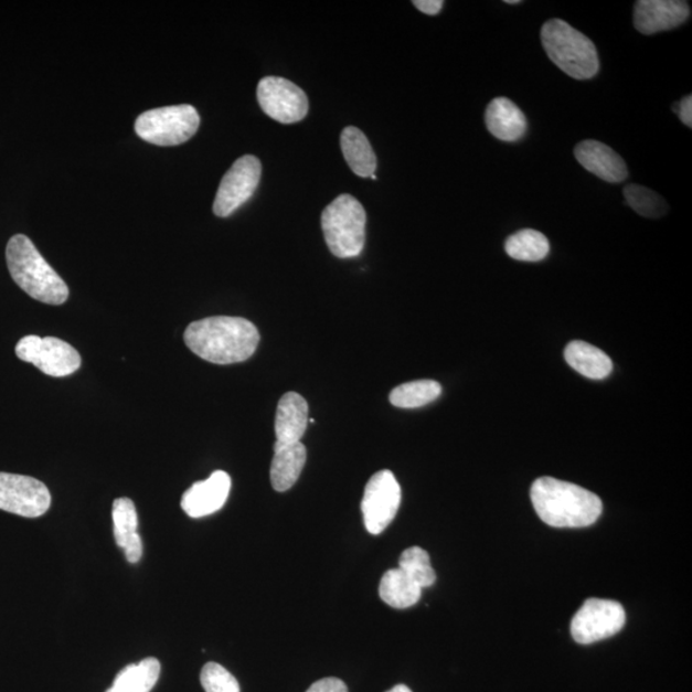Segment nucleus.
<instances>
[{
    "instance_id": "10",
    "label": "nucleus",
    "mask_w": 692,
    "mask_h": 692,
    "mask_svg": "<svg viewBox=\"0 0 692 692\" xmlns=\"http://www.w3.org/2000/svg\"><path fill=\"white\" fill-rule=\"evenodd\" d=\"M52 504L50 490L33 477L0 472V509L2 511L38 519Z\"/></svg>"
},
{
    "instance_id": "16",
    "label": "nucleus",
    "mask_w": 692,
    "mask_h": 692,
    "mask_svg": "<svg viewBox=\"0 0 692 692\" xmlns=\"http://www.w3.org/2000/svg\"><path fill=\"white\" fill-rule=\"evenodd\" d=\"M485 124L491 135L501 141H519L528 131V119L511 99H492L485 113Z\"/></svg>"
},
{
    "instance_id": "15",
    "label": "nucleus",
    "mask_w": 692,
    "mask_h": 692,
    "mask_svg": "<svg viewBox=\"0 0 692 692\" xmlns=\"http://www.w3.org/2000/svg\"><path fill=\"white\" fill-rule=\"evenodd\" d=\"M575 157L586 171L610 184H619L628 178L625 159L604 142L581 141L575 148Z\"/></svg>"
},
{
    "instance_id": "11",
    "label": "nucleus",
    "mask_w": 692,
    "mask_h": 692,
    "mask_svg": "<svg viewBox=\"0 0 692 692\" xmlns=\"http://www.w3.org/2000/svg\"><path fill=\"white\" fill-rule=\"evenodd\" d=\"M262 177V164L254 156H244L231 167L221 181L213 212L228 217L256 193Z\"/></svg>"
},
{
    "instance_id": "19",
    "label": "nucleus",
    "mask_w": 692,
    "mask_h": 692,
    "mask_svg": "<svg viewBox=\"0 0 692 692\" xmlns=\"http://www.w3.org/2000/svg\"><path fill=\"white\" fill-rule=\"evenodd\" d=\"M275 455L270 465V483L278 492L290 490L299 479L307 461V449L304 444L275 443Z\"/></svg>"
},
{
    "instance_id": "30",
    "label": "nucleus",
    "mask_w": 692,
    "mask_h": 692,
    "mask_svg": "<svg viewBox=\"0 0 692 692\" xmlns=\"http://www.w3.org/2000/svg\"><path fill=\"white\" fill-rule=\"evenodd\" d=\"M674 114L679 115L681 123L686 125L688 127H692V97L688 95V97L683 98L681 102L675 103L674 105Z\"/></svg>"
},
{
    "instance_id": "4",
    "label": "nucleus",
    "mask_w": 692,
    "mask_h": 692,
    "mask_svg": "<svg viewBox=\"0 0 692 692\" xmlns=\"http://www.w3.org/2000/svg\"><path fill=\"white\" fill-rule=\"evenodd\" d=\"M541 43L547 57L568 76L588 79L598 75L600 63L595 44L566 21H547L541 29Z\"/></svg>"
},
{
    "instance_id": "7",
    "label": "nucleus",
    "mask_w": 692,
    "mask_h": 692,
    "mask_svg": "<svg viewBox=\"0 0 692 692\" xmlns=\"http://www.w3.org/2000/svg\"><path fill=\"white\" fill-rule=\"evenodd\" d=\"M15 355L21 361L34 364L51 377L73 375L82 365L77 350L58 338L29 336L15 345Z\"/></svg>"
},
{
    "instance_id": "9",
    "label": "nucleus",
    "mask_w": 692,
    "mask_h": 692,
    "mask_svg": "<svg viewBox=\"0 0 692 692\" xmlns=\"http://www.w3.org/2000/svg\"><path fill=\"white\" fill-rule=\"evenodd\" d=\"M626 614L619 603L607 599H587L571 624L572 638L578 643H593L610 638L622 630Z\"/></svg>"
},
{
    "instance_id": "21",
    "label": "nucleus",
    "mask_w": 692,
    "mask_h": 692,
    "mask_svg": "<svg viewBox=\"0 0 692 692\" xmlns=\"http://www.w3.org/2000/svg\"><path fill=\"white\" fill-rule=\"evenodd\" d=\"M341 150L350 169L356 177L368 179L375 174L377 158L365 135L356 127L350 126L341 132Z\"/></svg>"
},
{
    "instance_id": "25",
    "label": "nucleus",
    "mask_w": 692,
    "mask_h": 692,
    "mask_svg": "<svg viewBox=\"0 0 692 692\" xmlns=\"http://www.w3.org/2000/svg\"><path fill=\"white\" fill-rule=\"evenodd\" d=\"M443 388L434 380H418L396 386L390 393V403L394 407L413 409L433 403L441 395Z\"/></svg>"
},
{
    "instance_id": "23",
    "label": "nucleus",
    "mask_w": 692,
    "mask_h": 692,
    "mask_svg": "<svg viewBox=\"0 0 692 692\" xmlns=\"http://www.w3.org/2000/svg\"><path fill=\"white\" fill-rule=\"evenodd\" d=\"M159 674L161 663L158 659H142L139 663L125 667L106 692H150L156 686Z\"/></svg>"
},
{
    "instance_id": "3",
    "label": "nucleus",
    "mask_w": 692,
    "mask_h": 692,
    "mask_svg": "<svg viewBox=\"0 0 692 692\" xmlns=\"http://www.w3.org/2000/svg\"><path fill=\"white\" fill-rule=\"evenodd\" d=\"M7 266L13 281L31 298L51 306H61L70 290L62 277L43 258L25 235H14L8 242Z\"/></svg>"
},
{
    "instance_id": "26",
    "label": "nucleus",
    "mask_w": 692,
    "mask_h": 692,
    "mask_svg": "<svg viewBox=\"0 0 692 692\" xmlns=\"http://www.w3.org/2000/svg\"><path fill=\"white\" fill-rule=\"evenodd\" d=\"M624 195L628 205L642 217L659 219L668 212L666 199L649 188L630 184L625 188Z\"/></svg>"
},
{
    "instance_id": "6",
    "label": "nucleus",
    "mask_w": 692,
    "mask_h": 692,
    "mask_svg": "<svg viewBox=\"0 0 692 692\" xmlns=\"http://www.w3.org/2000/svg\"><path fill=\"white\" fill-rule=\"evenodd\" d=\"M199 125L201 117L196 109L181 105L147 110L135 123V131L150 145L174 147L192 139Z\"/></svg>"
},
{
    "instance_id": "22",
    "label": "nucleus",
    "mask_w": 692,
    "mask_h": 692,
    "mask_svg": "<svg viewBox=\"0 0 692 692\" xmlns=\"http://www.w3.org/2000/svg\"><path fill=\"white\" fill-rule=\"evenodd\" d=\"M379 592L380 598L387 606L396 609L415 606L423 595V588L400 567L385 572L381 578Z\"/></svg>"
},
{
    "instance_id": "31",
    "label": "nucleus",
    "mask_w": 692,
    "mask_h": 692,
    "mask_svg": "<svg viewBox=\"0 0 692 692\" xmlns=\"http://www.w3.org/2000/svg\"><path fill=\"white\" fill-rule=\"evenodd\" d=\"M413 6H415L420 12L428 15H436L443 10L444 2L443 0H415Z\"/></svg>"
},
{
    "instance_id": "24",
    "label": "nucleus",
    "mask_w": 692,
    "mask_h": 692,
    "mask_svg": "<svg viewBox=\"0 0 692 692\" xmlns=\"http://www.w3.org/2000/svg\"><path fill=\"white\" fill-rule=\"evenodd\" d=\"M505 252L515 260L540 262L547 257L551 244L540 231L526 228L507 238Z\"/></svg>"
},
{
    "instance_id": "20",
    "label": "nucleus",
    "mask_w": 692,
    "mask_h": 692,
    "mask_svg": "<svg viewBox=\"0 0 692 692\" xmlns=\"http://www.w3.org/2000/svg\"><path fill=\"white\" fill-rule=\"evenodd\" d=\"M567 363L572 369L592 380H603L610 375L614 362L599 348L585 343V341H572L564 352Z\"/></svg>"
},
{
    "instance_id": "12",
    "label": "nucleus",
    "mask_w": 692,
    "mask_h": 692,
    "mask_svg": "<svg viewBox=\"0 0 692 692\" xmlns=\"http://www.w3.org/2000/svg\"><path fill=\"white\" fill-rule=\"evenodd\" d=\"M257 97L264 113L281 124H296L308 114V98L300 87L289 79L268 76L258 84Z\"/></svg>"
},
{
    "instance_id": "27",
    "label": "nucleus",
    "mask_w": 692,
    "mask_h": 692,
    "mask_svg": "<svg viewBox=\"0 0 692 692\" xmlns=\"http://www.w3.org/2000/svg\"><path fill=\"white\" fill-rule=\"evenodd\" d=\"M400 568L415 581L423 590L435 584L436 574L429 555L423 547L412 546L407 549L401 556Z\"/></svg>"
},
{
    "instance_id": "8",
    "label": "nucleus",
    "mask_w": 692,
    "mask_h": 692,
    "mask_svg": "<svg viewBox=\"0 0 692 692\" xmlns=\"http://www.w3.org/2000/svg\"><path fill=\"white\" fill-rule=\"evenodd\" d=\"M402 501V489L388 469L373 475L365 485L362 499L364 526L370 534L380 535L393 522Z\"/></svg>"
},
{
    "instance_id": "18",
    "label": "nucleus",
    "mask_w": 692,
    "mask_h": 692,
    "mask_svg": "<svg viewBox=\"0 0 692 692\" xmlns=\"http://www.w3.org/2000/svg\"><path fill=\"white\" fill-rule=\"evenodd\" d=\"M113 519L117 545L124 549L127 561L138 563L142 556V541L138 534L139 519L134 501L129 498L116 499Z\"/></svg>"
},
{
    "instance_id": "28",
    "label": "nucleus",
    "mask_w": 692,
    "mask_h": 692,
    "mask_svg": "<svg viewBox=\"0 0 692 692\" xmlns=\"http://www.w3.org/2000/svg\"><path fill=\"white\" fill-rule=\"evenodd\" d=\"M205 692H241V685L226 668L217 663H206L201 673Z\"/></svg>"
},
{
    "instance_id": "5",
    "label": "nucleus",
    "mask_w": 692,
    "mask_h": 692,
    "mask_svg": "<svg viewBox=\"0 0 692 692\" xmlns=\"http://www.w3.org/2000/svg\"><path fill=\"white\" fill-rule=\"evenodd\" d=\"M326 244L338 258L360 256L365 243L368 214L363 205L349 194L340 195L322 213Z\"/></svg>"
},
{
    "instance_id": "32",
    "label": "nucleus",
    "mask_w": 692,
    "mask_h": 692,
    "mask_svg": "<svg viewBox=\"0 0 692 692\" xmlns=\"http://www.w3.org/2000/svg\"><path fill=\"white\" fill-rule=\"evenodd\" d=\"M387 692H412V690L405 685H396L395 688H393L392 690H388Z\"/></svg>"
},
{
    "instance_id": "14",
    "label": "nucleus",
    "mask_w": 692,
    "mask_h": 692,
    "mask_svg": "<svg viewBox=\"0 0 692 692\" xmlns=\"http://www.w3.org/2000/svg\"><path fill=\"white\" fill-rule=\"evenodd\" d=\"M231 490V477L225 471L213 472L199 481L181 499V507L192 519H202L220 511L226 504Z\"/></svg>"
},
{
    "instance_id": "1",
    "label": "nucleus",
    "mask_w": 692,
    "mask_h": 692,
    "mask_svg": "<svg viewBox=\"0 0 692 692\" xmlns=\"http://www.w3.org/2000/svg\"><path fill=\"white\" fill-rule=\"evenodd\" d=\"M187 347L214 364L241 363L256 353L259 331L242 317L217 316L190 323L184 333Z\"/></svg>"
},
{
    "instance_id": "29",
    "label": "nucleus",
    "mask_w": 692,
    "mask_h": 692,
    "mask_svg": "<svg viewBox=\"0 0 692 692\" xmlns=\"http://www.w3.org/2000/svg\"><path fill=\"white\" fill-rule=\"evenodd\" d=\"M307 692H348V688L343 681L329 678L315 682Z\"/></svg>"
},
{
    "instance_id": "2",
    "label": "nucleus",
    "mask_w": 692,
    "mask_h": 692,
    "mask_svg": "<svg viewBox=\"0 0 692 692\" xmlns=\"http://www.w3.org/2000/svg\"><path fill=\"white\" fill-rule=\"evenodd\" d=\"M531 500L540 520L556 529L592 526L603 512L594 492L553 477H540L532 485Z\"/></svg>"
},
{
    "instance_id": "13",
    "label": "nucleus",
    "mask_w": 692,
    "mask_h": 692,
    "mask_svg": "<svg viewBox=\"0 0 692 692\" xmlns=\"http://www.w3.org/2000/svg\"><path fill=\"white\" fill-rule=\"evenodd\" d=\"M690 15V4L682 0H639L634 7L635 28L643 35L679 28Z\"/></svg>"
},
{
    "instance_id": "17",
    "label": "nucleus",
    "mask_w": 692,
    "mask_h": 692,
    "mask_svg": "<svg viewBox=\"0 0 692 692\" xmlns=\"http://www.w3.org/2000/svg\"><path fill=\"white\" fill-rule=\"evenodd\" d=\"M308 403L297 393L285 394L277 405L275 433L277 443L296 444L306 434Z\"/></svg>"
},
{
    "instance_id": "33",
    "label": "nucleus",
    "mask_w": 692,
    "mask_h": 692,
    "mask_svg": "<svg viewBox=\"0 0 692 692\" xmlns=\"http://www.w3.org/2000/svg\"><path fill=\"white\" fill-rule=\"evenodd\" d=\"M507 4H520V0H505Z\"/></svg>"
}]
</instances>
